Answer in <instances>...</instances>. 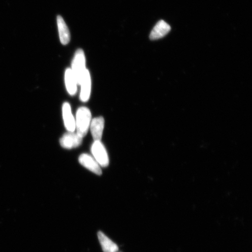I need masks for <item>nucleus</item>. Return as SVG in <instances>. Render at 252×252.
Masks as SVG:
<instances>
[{
    "instance_id": "20e7f679",
    "label": "nucleus",
    "mask_w": 252,
    "mask_h": 252,
    "mask_svg": "<svg viewBox=\"0 0 252 252\" xmlns=\"http://www.w3.org/2000/svg\"><path fill=\"white\" fill-rule=\"evenodd\" d=\"M83 138L80 135L74 132L65 133L60 140L61 146L65 149H75L83 143Z\"/></svg>"
},
{
    "instance_id": "9b49d317",
    "label": "nucleus",
    "mask_w": 252,
    "mask_h": 252,
    "mask_svg": "<svg viewBox=\"0 0 252 252\" xmlns=\"http://www.w3.org/2000/svg\"><path fill=\"white\" fill-rule=\"evenodd\" d=\"M57 21H58L60 40L63 45H67L70 40V33L67 25L61 15L58 16Z\"/></svg>"
},
{
    "instance_id": "9d476101",
    "label": "nucleus",
    "mask_w": 252,
    "mask_h": 252,
    "mask_svg": "<svg viewBox=\"0 0 252 252\" xmlns=\"http://www.w3.org/2000/svg\"><path fill=\"white\" fill-rule=\"evenodd\" d=\"M97 237H98L103 252H118L119 251L118 246L103 232H98Z\"/></svg>"
},
{
    "instance_id": "f257e3e1",
    "label": "nucleus",
    "mask_w": 252,
    "mask_h": 252,
    "mask_svg": "<svg viewBox=\"0 0 252 252\" xmlns=\"http://www.w3.org/2000/svg\"><path fill=\"white\" fill-rule=\"evenodd\" d=\"M91 119V113L89 109L86 107H81L78 109L75 128H77V133L82 137L86 136L89 130Z\"/></svg>"
},
{
    "instance_id": "0eeeda50",
    "label": "nucleus",
    "mask_w": 252,
    "mask_h": 252,
    "mask_svg": "<svg viewBox=\"0 0 252 252\" xmlns=\"http://www.w3.org/2000/svg\"><path fill=\"white\" fill-rule=\"evenodd\" d=\"M171 26L165 21L160 20L158 22L156 26L154 27L150 35L151 40H156L164 37L171 31Z\"/></svg>"
},
{
    "instance_id": "423d86ee",
    "label": "nucleus",
    "mask_w": 252,
    "mask_h": 252,
    "mask_svg": "<svg viewBox=\"0 0 252 252\" xmlns=\"http://www.w3.org/2000/svg\"><path fill=\"white\" fill-rule=\"evenodd\" d=\"M81 86L80 99L86 102L89 100L91 91V79L89 70L86 69L80 83Z\"/></svg>"
},
{
    "instance_id": "7ed1b4c3",
    "label": "nucleus",
    "mask_w": 252,
    "mask_h": 252,
    "mask_svg": "<svg viewBox=\"0 0 252 252\" xmlns=\"http://www.w3.org/2000/svg\"><path fill=\"white\" fill-rule=\"evenodd\" d=\"M91 152L98 164L103 168L109 165L108 154L104 145L100 141H94L91 147Z\"/></svg>"
},
{
    "instance_id": "f8f14e48",
    "label": "nucleus",
    "mask_w": 252,
    "mask_h": 252,
    "mask_svg": "<svg viewBox=\"0 0 252 252\" xmlns=\"http://www.w3.org/2000/svg\"><path fill=\"white\" fill-rule=\"evenodd\" d=\"M65 83L69 94L74 95L77 91V83L71 68H67L65 72Z\"/></svg>"
},
{
    "instance_id": "39448f33",
    "label": "nucleus",
    "mask_w": 252,
    "mask_h": 252,
    "mask_svg": "<svg viewBox=\"0 0 252 252\" xmlns=\"http://www.w3.org/2000/svg\"><path fill=\"white\" fill-rule=\"evenodd\" d=\"M79 162L82 165L97 175H102L100 165L92 157L87 154H83L79 157Z\"/></svg>"
},
{
    "instance_id": "6e6552de",
    "label": "nucleus",
    "mask_w": 252,
    "mask_h": 252,
    "mask_svg": "<svg viewBox=\"0 0 252 252\" xmlns=\"http://www.w3.org/2000/svg\"><path fill=\"white\" fill-rule=\"evenodd\" d=\"M62 110L63 120H64L66 129L69 132H74L75 130V121L74 116L72 114L70 104L68 102H64L63 105Z\"/></svg>"
},
{
    "instance_id": "1a4fd4ad",
    "label": "nucleus",
    "mask_w": 252,
    "mask_h": 252,
    "mask_svg": "<svg viewBox=\"0 0 252 252\" xmlns=\"http://www.w3.org/2000/svg\"><path fill=\"white\" fill-rule=\"evenodd\" d=\"M104 126L105 120L103 117H97L93 120L91 125V131L94 141L101 140Z\"/></svg>"
},
{
    "instance_id": "f03ea898",
    "label": "nucleus",
    "mask_w": 252,
    "mask_h": 252,
    "mask_svg": "<svg viewBox=\"0 0 252 252\" xmlns=\"http://www.w3.org/2000/svg\"><path fill=\"white\" fill-rule=\"evenodd\" d=\"M72 71L76 79L78 84L81 83L86 68V58L83 50L80 49L77 50L72 64Z\"/></svg>"
}]
</instances>
